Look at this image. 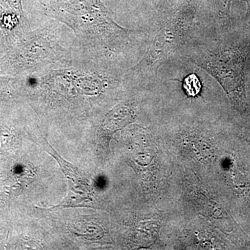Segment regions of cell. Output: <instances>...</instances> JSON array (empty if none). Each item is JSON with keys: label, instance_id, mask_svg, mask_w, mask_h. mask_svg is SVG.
Wrapping results in <instances>:
<instances>
[{"label": "cell", "instance_id": "obj_1", "mask_svg": "<svg viewBox=\"0 0 250 250\" xmlns=\"http://www.w3.org/2000/svg\"><path fill=\"white\" fill-rule=\"evenodd\" d=\"M48 15L70 28L82 45L93 46L100 56L121 52L132 30L121 27L100 0H43Z\"/></svg>", "mask_w": 250, "mask_h": 250}, {"label": "cell", "instance_id": "obj_2", "mask_svg": "<svg viewBox=\"0 0 250 250\" xmlns=\"http://www.w3.org/2000/svg\"><path fill=\"white\" fill-rule=\"evenodd\" d=\"M195 6L188 0L177 5L159 6L149 26L147 49L142 60L123 75L125 81L150 82L167 59L182 53L192 26Z\"/></svg>", "mask_w": 250, "mask_h": 250}, {"label": "cell", "instance_id": "obj_3", "mask_svg": "<svg viewBox=\"0 0 250 250\" xmlns=\"http://www.w3.org/2000/svg\"><path fill=\"white\" fill-rule=\"evenodd\" d=\"M250 53V41L220 36L187 42L182 54L214 77L242 110L246 105L245 70Z\"/></svg>", "mask_w": 250, "mask_h": 250}, {"label": "cell", "instance_id": "obj_4", "mask_svg": "<svg viewBox=\"0 0 250 250\" xmlns=\"http://www.w3.org/2000/svg\"><path fill=\"white\" fill-rule=\"evenodd\" d=\"M59 22H49L24 36L4 51L0 72L10 77H28L50 64L66 60L74 42L65 39Z\"/></svg>", "mask_w": 250, "mask_h": 250}, {"label": "cell", "instance_id": "obj_5", "mask_svg": "<svg viewBox=\"0 0 250 250\" xmlns=\"http://www.w3.org/2000/svg\"><path fill=\"white\" fill-rule=\"evenodd\" d=\"M27 20L0 5V46L6 50L27 32Z\"/></svg>", "mask_w": 250, "mask_h": 250}, {"label": "cell", "instance_id": "obj_6", "mask_svg": "<svg viewBox=\"0 0 250 250\" xmlns=\"http://www.w3.org/2000/svg\"><path fill=\"white\" fill-rule=\"evenodd\" d=\"M22 77L0 75V100H9L25 88V80Z\"/></svg>", "mask_w": 250, "mask_h": 250}, {"label": "cell", "instance_id": "obj_7", "mask_svg": "<svg viewBox=\"0 0 250 250\" xmlns=\"http://www.w3.org/2000/svg\"><path fill=\"white\" fill-rule=\"evenodd\" d=\"M231 0H215V5L220 19L223 21L224 25L229 26L230 22V8Z\"/></svg>", "mask_w": 250, "mask_h": 250}, {"label": "cell", "instance_id": "obj_8", "mask_svg": "<svg viewBox=\"0 0 250 250\" xmlns=\"http://www.w3.org/2000/svg\"><path fill=\"white\" fill-rule=\"evenodd\" d=\"M184 88L188 95L194 97L200 93L201 83L195 75H189L184 80Z\"/></svg>", "mask_w": 250, "mask_h": 250}, {"label": "cell", "instance_id": "obj_9", "mask_svg": "<svg viewBox=\"0 0 250 250\" xmlns=\"http://www.w3.org/2000/svg\"><path fill=\"white\" fill-rule=\"evenodd\" d=\"M0 5L5 10L12 11L21 18L27 19L23 10L22 0H0Z\"/></svg>", "mask_w": 250, "mask_h": 250}, {"label": "cell", "instance_id": "obj_10", "mask_svg": "<svg viewBox=\"0 0 250 250\" xmlns=\"http://www.w3.org/2000/svg\"><path fill=\"white\" fill-rule=\"evenodd\" d=\"M188 0H161L159 6H168L182 4Z\"/></svg>", "mask_w": 250, "mask_h": 250}, {"label": "cell", "instance_id": "obj_11", "mask_svg": "<svg viewBox=\"0 0 250 250\" xmlns=\"http://www.w3.org/2000/svg\"><path fill=\"white\" fill-rule=\"evenodd\" d=\"M246 1L247 6V14H246V26L248 28H250V0H245Z\"/></svg>", "mask_w": 250, "mask_h": 250}]
</instances>
